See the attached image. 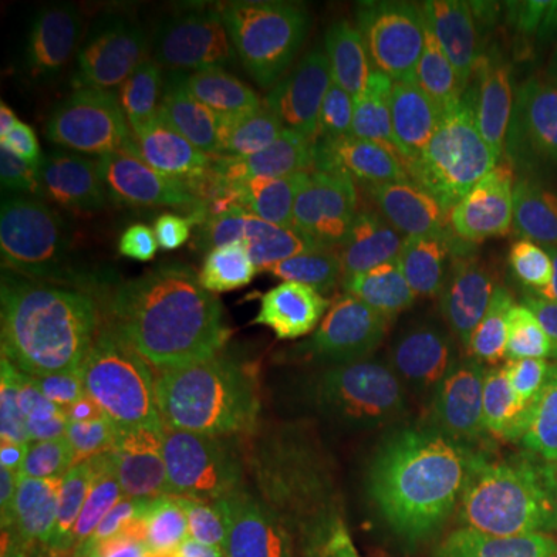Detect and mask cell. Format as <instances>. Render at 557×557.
Instances as JSON below:
<instances>
[{
    "mask_svg": "<svg viewBox=\"0 0 557 557\" xmlns=\"http://www.w3.org/2000/svg\"><path fill=\"white\" fill-rule=\"evenodd\" d=\"M181 534L197 557H382L367 500L297 436L201 472L181 500Z\"/></svg>",
    "mask_w": 557,
    "mask_h": 557,
    "instance_id": "cell-1",
    "label": "cell"
},
{
    "mask_svg": "<svg viewBox=\"0 0 557 557\" xmlns=\"http://www.w3.org/2000/svg\"><path fill=\"white\" fill-rule=\"evenodd\" d=\"M395 94L431 143L457 145L517 47L511 13L485 3H382L367 11Z\"/></svg>",
    "mask_w": 557,
    "mask_h": 557,
    "instance_id": "cell-2",
    "label": "cell"
},
{
    "mask_svg": "<svg viewBox=\"0 0 557 557\" xmlns=\"http://www.w3.org/2000/svg\"><path fill=\"white\" fill-rule=\"evenodd\" d=\"M5 447L39 462L96 465L114 455L116 393L86 344L45 325L13 323L0 348Z\"/></svg>",
    "mask_w": 557,
    "mask_h": 557,
    "instance_id": "cell-3",
    "label": "cell"
},
{
    "mask_svg": "<svg viewBox=\"0 0 557 557\" xmlns=\"http://www.w3.org/2000/svg\"><path fill=\"white\" fill-rule=\"evenodd\" d=\"M3 557H163L160 504L145 487L26 455L3 457Z\"/></svg>",
    "mask_w": 557,
    "mask_h": 557,
    "instance_id": "cell-4",
    "label": "cell"
},
{
    "mask_svg": "<svg viewBox=\"0 0 557 557\" xmlns=\"http://www.w3.org/2000/svg\"><path fill=\"white\" fill-rule=\"evenodd\" d=\"M86 238L165 259L222 253L220 214L189 152L127 148L90 178L75 209Z\"/></svg>",
    "mask_w": 557,
    "mask_h": 557,
    "instance_id": "cell-5",
    "label": "cell"
},
{
    "mask_svg": "<svg viewBox=\"0 0 557 557\" xmlns=\"http://www.w3.org/2000/svg\"><path fill=\"white\" fill-rule=\"evenodd\" d=\"M256 101L284 120L372 114L395 86L367 13L318 11L269 32L253 67Z\"/></svg>",
    "mask_w": 557,
    "mask_h": 557,
    "instance_id": "cell-6",
    "label": "cell"
},
{
    "mask_svg": "<svg viewBox=\"0 0 557 557\" xmlns=\"http://www.w3.org/2000/svg\"><path fill=\"white\" fill-rule=\"evenodd\" d=\"M246 83V58L225 34L176 21L132 73L122 139L129 148H199L243 101Z\"/></svg>",
    "mask_w": 557,
    "mask_h": 557,
    "instance_id": "cell-7",
    "label": "cell"
},
{
    "mask_svg": "<svg viewBox=\"0 0 557 557\" xmlns=\"http://www.w3.org/2000/svg\"><path fill=\"white\" fill-rule=\"evenodd\" d=\"M163 284L178 325L214 344H297L329 351L344 341L315 305L256 282L222 253L163 263Z\"/></svg>",
    "mask_w": 557,
    "mask_h": 557,
    "instance_id": "cell-8",
    "label": "cell"
},
{
    "mask_svg": "<svg viewBox=\"0 0 557 557\" xmlns=\"http://www.w3.org/2000/svg\"><path fill=\"white\" fill-rule=\"evenodd\" d=\"M553 139L545 88L521 81L449 150L442 178L468 199L472 212L527 235L534 178Z\"/></svg>",
    "mask_w": 557,
    "mask_h": 557,
    "instance_id": "cell-9",
    "label": "cell"
},
{
    "mask_svg": "<svg viewBox=\"0 0 557 557\" xmlns=\"http://www.w3.org/2000/svg\"><path fill=\"white\" fill-rule=\"evenodd\" d=\"M135 21L122 5H88L54 29L41 75V116L58 135L81 137L99 127L135 60Z\"/></svg>",
    "mask_w": 557,
    "mask_h": 557,
    "instance_id": "cell-10",
    "label": "cell"
},
{
    "mask_svg": "<svg viewBox=\"0 0 557 557\" xmlns=\"http://www.w3.org/2000/svg\"><path fill=\"white\" fill-rule=\"evenodd\" d=\"M70 329L122 354H158L173 346L178 318L163 269L111 253L83 250L62 278Z\"/></svg>",
    "mask_w": 557,
    "mask_h": 557,
    "instance_id": "cell-11",
    "label": "cell"
},
{
    "mask_svg": "<svg viewBox=\"0 0 557 557\" xmlns=\"http://www.w3.org/2000/svg\"><path fill=\"white\" fill-rule=\"evenodd\" d=\"M524 235L475 214L447 246L410 263L357 261L348 289L361 302L395 305L413 297H459L511 287L524 267Z\"/></svg>",
    "mask_w": 557,
    "mask_h": 557,
    "instance_id": "cell-12",
    "label": "cell"
},
{
    "mask_svg": "<svg viewBox=\"0 0 557 557\" xmlns=\"http://www.w3.org/2000/svg\"><path fill=\"white\" fill-rule=\"evenodd\" d=\"M220 225L227 259L271 289L320 305L351 282L357 261L325 246L263 189Z\"/></svg>",
    "mask_w": 557,
    "mask_h": 557,
    "instance_id": "cell-13",
    "label": "cell"
},
{
    "mask_svg": "<svg viewBox=\"0 0 557 557\" xmlns=\"http://www.w3.org/2000/svg\"><path fill=\"white\" fill-rule=\"evenodd\" d=\"M263 191L325 246L361 261L364 194L320 158L310 139V122L276 124Z\"/></svg>",
    "mask_w": 557,
    "mask_h": 557,
    "instance_id": "cell-14",
    "label": "cell"
},
{
    "mask_svg": "<svg viewBox=\"0 0 557 557\" xmlns=\"http://www.w3.org/2000/svg\"><path fill=\"white\" fill-rule=\"evenodd\" d=\"M549 504L519 478L472 470L434 498L423 540L442 542L457 557H513L540 532Z\"/></svg>",
    "mask_w": 557,
    "mask_h": 557,
    "instance_id": "cell-15",
    "label": "cell"
},
{
    "mask_svg": "<svg viewBox=\"0 0 557 557\" xmlns=\"http://www.w3.org/2000/svg\"><path fill=\"white\" fill-rule=\"evenodd\" d=\"M487 374L534 413L557 416V289H517L493 331Z\"/></svg>",
    "mask_w": 557,
    "mask_h": 557,
    "instance_id": "cell-16",
    "label": "cell"
},
{
    "mask_svg": "<svg viewBox=\"0 0 557 557\" xmlns=\"http://www.w3.org/2000/svg\"><path fill=\"white\" fill-rule=\"evenodd\" d=\"M475 218L468 199L442 173L416 189L364 197V256L369 263H410L457 238Z\"/></svg>",
    "mask_w": 557,
    "mask_h": 557,
    "instance_id": "cell-17",
    "label": "cell"
},
{
    "mask_svg": "<svg viewBox=\"0 0 557 557\" xmlns=\"http://www.w3.org/2000/svg\"><path fill=\"white\" fill-rule=\"evenodd\" d=\"M310 139L320 158L364 197L408 191L438 176L426 152L372 114L310 124Z\"/></svg>",
    "mask_w": 557,
    "mask_h": 557,
    "instance_id": "cell-18",
    "label": "cell"
},
{
    "mask_svg": "<svg viewBox=\"0 0 557 557\" xmlns=\"http://www.w3.org/2000/svg\"><path fill=\"white\" fill-rule=\"evenodd\" d=\"M403 406L410 410L429 451H451L457 442L500 421L534 413L493 380H472L413 357Z\"/></svg>",
    "mask_w": 557,
    "mask_h": 557,
    "instance_id": "cell-19",
    "label": "cell"
},
{
    "mask_svg": "<svg viewBox=\"0 0 557 557\" xmlns=\"http://www.w3.org/2000/svg\"><path fill=\"white\" fill-rule=\"evenodd\" d=\"M271 139L274 127L269 111L256 99H243L199 145V173L220 220L235 214L261 194Z\"/></svg>",
    "mask_w": 557,
    "mask_h": 557,
    "instance_id": "cell-20",
    "label": "cell"
},
{
    "mask_svg": "<svg viewBox=\"0 0 557 557\" xmlns=\"http://www.w3.org/2000/svg\"><path fill=\"white\" fill-rule=\"evenodd\" d=\"M429 457L410 410L403 403L348 418L331 455L333 472L354 491L398 483Z\"/></svg>",
    "mask_w": 557,
    "mask_h": 557,
    "instance_id": "cell-21",
    "label": "cell"
},
{
    "mask_svg": "<svg viewBox=\"0 0 557 557\" xmlns=\"http://www.w3.org/2000/svg\"><path fill=\"white\" fill-rule=\"evenodd\" d=\"M451 457L475 470H496L529 487L557 483V416L529 413L470 434L451 447Z\"/></svg>",
    "mask_w": 557,
    "mask_h": 557,
    "instance_id": "cell-22",
    "label": "cell"
},
{
    "mask_svg": "<svg viewBox=\"0 0 557 557\" xmlns=\"http://www.w3.org/2000/svg\"><path fill=\"white\" fill-rule=\"evenodd\" d=\"M413 354L387 344L367 354H351L331 374V408L338 416L354 418L406 398L408 372Z\"/></svg>",
    "mask_w": 557,
    "mask_h": 557,
    "instance_id": "cell-23",
    "label": "cell"
},
{
    "mask_svg": "<svg viewBox=\"0 0 557 557\" xmlns=\"http://www.w3.org/2000/svg\"><path fill=\"white\" fill-rule=\"evenodd\" d=\"M0 302L13 323H54L70 329L67 297L62 278L21 256L0 240Z\"/></svg>",
    "mask_w": 557,
    "mask_h": 557,
    "instance_id": "cell-24",
    "label": "cell"
},
{
    "mask_svg": "<svg viewBox=\"0 0 557 557\" xmlns=\"http://www.w3.org/2000/svg\"><path fill=\"white\" fill-rule=\"evenodd\" d=\"M263 400L259 387L246 374H218L201 389L197 418L201 426L222 431V434L248 436L259 429L263 418Z\"/></svg>",
    "mask_w": 557,
    "mask_h": 557,
    "instance_id": "cell-25",
    "label": "cell"
},
{
    "mask_svg": "<svg viewBox=\"0 0 557 557\" xmlns=\"http://www.w3.org/2000/svg\"><path fill=\"white\" fill-rule=\"evenodd\" d=\"M325 367L320 361H302L295 357H269L256 374L263 408L276 418L297 416L315 400L318 380L323 377Z\"/></svg>",
    "mask_w": 557,
    "mask_h": 557,
    "instance_id": "cell-26",
    "label": "cell"
},
{
    "mask_svg": "<svg viewBox=\"0 0 557 557\" xmlns=\"http://www.w3.org/2000/svg\"><path fill=\"white\" fill-rule=\"evenodd\" d=\"M0 238L16 248L21 256L39 263L41 269H47L58 278L67 276L73 256H70L67 250L60 220L54 218V212H50L47 207L32 201V205L26 207V212L21 214L9 230L0 233Z\"/></svg>",
    "mask_w": 557,
    "mask_h": 557,
    "instance_id": "cell-27",
    "label": "cell"
},
{
    "mask_svg": "<svg viewBox=\"0 0 557 557\" xmlns=\"http://www.w3.org/2000/svg\"><path fill=\"white\" fill-rule=\"evenodd\" d=\"M527 233H557V137L542 158L534 178Z\"/></svg>",
    "mask_w": 557,
    "mask_h": 557,
    "instance_id": "cell-28",
    "label": "cell"
},
{
    "mask_svg": "<svg viewBox=\"0 0 557 557\" xmlns=\"http://www.w3.org/2000/svg\"><path fill=\"white\" fill-rule=\"evenodd\" d=\"M521 256V278L527 284L557 289V233H527Z\"/></svg>",
    "mask_w": 557,
    "mask_h": 557,
    "instance_id": "cell-29",
    "label": "cell"
},
{
    "mask_svg": "<svg viewBox=\"0 0 557 557\" xmlns=\"http://www.w3.org/2000/svg\"><path fill=\"white\" fill-rule=\"evenodd\" d=\"M29 205V194L18 184V178L11 176L9 171L0 173V233L9 230L26 212Z\"/></svg>",
    "mask_w": 557,
    "mask_h": 557,
    "instance_id": "cell-30",
    "label": "cell"
},
{
    "mask_svg": "<svg viewBox=\"0 0 557 557\" xmlns=\"http://www.w3.org/2000/svg\"><path fill=\"white\" fill-rule=\"evenodd\" d=\"M524 557H557V504L549 508L545 524L534 534Z\"/></svg>",
    "mask_w": 557,
    "mask_h": 557,
    "instance_id": "cell-31",
    "label": "cell"
},
{
    "mask_svg": "<svg viewBox=\"0 0 557 557\" xmlns=\"http://www.w3.org/2000/svg\"><path fill=\"white\" fill-rule=\"evenodd\" d=\"M542 88H545L549 114H553L555 137H557V39L549 41L545 58H542Z\"/></svg>",
    "mask_w": 557,
    "mask_h": 557,
    "instance_id": "cell-32",
    "label": "cell"
},
{
    "mask_svg": "<svg viewBox=\"0 0 557 557\" xmlns=\"http://www.w3.org/2000/svg\"><path fill=\"white\" fill-rule=\"evenodd\" d=\"M163 557H197L191 553L189 547L184 545V542H181V545H171V547H165V553H163Z\"/></svg>",
    "mask_w": 557,
    "mask_h": 557,
    "instance_id": "cell-33",
    "label": "cell"
}]
</instances>
